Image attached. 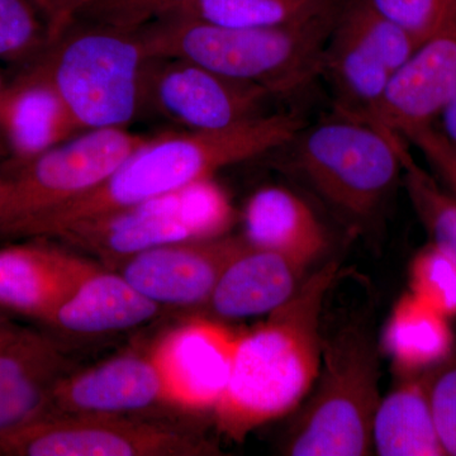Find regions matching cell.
I'll use <instances>...</instances> for the list:
<instances>
[{"mask_svg":"<svg viewBox=\"0 0 456 456\" xmlns=\"http://www.w3.org/2000/svg\"><path fill=\"white\" fill-rule=\"evenodd\" d=\"M220 450L171 426L127 416L49 415L0 436V456H204Z\"/></svg>","mask_w":456,"mask_h":456,"instance_id":"obj_9","label":"cell"},{"mask_svg":"<svg viewBox=\"0 0 456 456\" xmlns=\"http://www.w3.org/2000/svg\"><path fill=\"white\" fill-rule=\"evenodd\" d=\"M411 287L444 316H456V263L436 246L428 245L413 260Z\"/></svg>","mask_w":456,"mask_h":456,"instance_id":"obj_28","label":"cell"},{"mask_svg":"<svg viewBox=\"0 0 456 456\" xmlns=\"http://www.w3.org/2000/svg\"><path fill=\"white\" fill-rule=\"evenodd\" d=\"M378 12L424 41L456 0H369Z\"/></svg>","mask_w":456,"mask_h":456,"instance_id":"obj_29","label":"cell"},{"mask_svg":"<svg viewBox=\"0 0 456 456\" xmlns=\"http://www.w3.org/2000/svg\"><path fill=\"white\" fill-rule=\"evenodd\" d=\"M147 60L137 29L77 20L32 61L89 131L127 128L139 116Z\"/></svg>","mask_w":456,"mask_h":456,"instance_id":"obj_4","label":"cell"},{"mask_svg":"<svg viewBox=\"0 0 456 456\" xmlns=\"http://www.w3.org/2000/svg\"><path fill=\"white\" fill-rule=\"evenodd\" d=\"M268 89L239 82L182 59L149 57L142 77V110L183 131H212L265 116L275 99Z\"/></svg>","mask_w":456,"mask_h":456,"instance_id":"obj_10","label":"cell"},{"mask_svg":"<svg viewBox=\"0 0 456 456\" xmlns=\"http://www.w3.org/2000/svg\"><path fill=\"white\" fill-rule=\"evenodd\" d=\"M244 226L248 244L277 251L308 266L327 244L325 230L310 204L285 188L257 191L246 204Z\"/></svg>","mask_w":456,"mask_h":456,"instance_id":"obj_21","label":"cell"},{"mask_svg":"<svg viewBox=\"0 0 456 456\" xmlns=\"http://www.w3.org/2000/svg\"><path fill=\"white\" fill-rule=\"evenodd\" d=\"M160 308L117 270L97 265L59 308L50 326L70 335L110 334L149 322Z\"/></svg>","mask_w":456,"mask_h":456,"instance_id":"obj_19","label":"cell"},{"mask_svg":"<svg viewBox=\"0 0 456 456\" xmlns=\"http://www.w3.org/2000/svg\"><path fill=\"white\" fill-rule=\"evenodd\" d=\"M403 178L413 208L431 237V244L456 263V200L416 163L410 149L403 155Z\"/></svg>","mask_w":456,"mask_h":456,"instance_id":"obj_25","label":"cell"},{"mask_svg":"<svg viewBox=\"0 0 456 456\" xmlns=\"http://www.w3.org/2000/svg\"><path fill=\"white\" fill-rule=\"evenodd\" d=\"M421 152L443 188L456 200V146L434 125L412 128L402 134Z\"/></svg>","mask_w":456,"mask_h":456,"instance_id":"obj_31","label":"cell"},{"mask_svg":"<svg viewBox=\"0 0 456 456\" xmlns=\"http://www.w3.org/2000/svg\"><path fill=\"white\" fill-rule=\"evenodd\" d=\"M338 272V263H327L263 325L240 335L230 380L213 408L222 434L240 443L292 412L311 391L322 364L321 314Z\"/></svg>","mask_w":456,"mask_h":456,"instance_id":"obj_2","label":"cell"},{"mask_svg":"<svg viewBox=\"0 0 456 456\" xmlns=\"http://www.w3.org/2000/svg\"><path fill=\"white\" fill-rule=\"evenodd\" d=\"M345 2L270 28H226L160 17L141 26L137 33L149 57L187 60L283 98L321 77L326 45Z\"/></svg>","mask_w":456,"mask_h":456,"instance_id":"obj_3","label":"cell"},{"mask_svg":"<svg viewBox=\"0 0 456 456\" xmlns=\"http://www.w3.org/2000/svg\"><path fill=\"white\" fill-rule=\"evenodd\" d=\"M239 338L211 318H193L167 332L150 350L165 404L188 412L213 410L230 380Z\"/></svg>","mask_w":456,"mask_h":456,"instance_id":"obj_11","label":"cell"},{"mask_svg":"<svg viewBox=\"0 0 456 456\" xmlns=\"http://www.w3.org/2000/svg\"><path fill=\"white\" fill-rule=\"evenodd\" d=\"M392 71L340 16L323 53L321 77L331 86L338 113L378 126Z\"/></svg>","mask_w":456,"mask_h":456,"instance_id":"obj_20","label":"cell"},{"mask_svg":"<svg viewBox=\"0 0 456 456\" xmlns=\"http://www.w3.org/2000/svg\"><path fill=\"white\" fill-rule=\"evenodd\" d=\"M340 0H173L154 18L178 17L226 28H270L310 17Z\"/></svg>","mask_w":456,"mask_h":456,"instance_id":"obj_24","label":"cell"},{"mask_svg":"<svg viewBox=\"0 0 456 456\" xmlns=\"http://www.w3.org/2000/svg\"><path fill=\"white\" fill-rule=\"evenodd\" d=\"M31 64L0 92V136L9 169L84 132L41 66Z\"/></svg>","mask_w":456,"mask_h":456,"instance_id":"obj_17","label":"cell"},{"mask_svg":"<svg viewBox=\"0 0 456 456\" xmlns=\"http://www.w3.org/2000/svg\"><path fill=\"white\" fill-rule=\"evenodd\" d=\"M373 449L382 456H444L428 392V375H410L380 399L373 422Z\"/></svg>","mask_w":456,"mask_h":456,"instance_id":"obj_22","label":"cell"},{"mask_svg":"<svg viewBox=\"0 0 456 456\" xmlns=\"http://www.w3.org/2000/svg\"><path fill=\"white\" fill-rule=\"evenodd\" d=\"M440 131L456 146V94L440 114Z\"/></svg>","mask_w":456,"mask_h":456,"instance_id":"obj_34","label":"cell"},{"mask_svg":"<svg viewBox=\"0 0 456 456\" xmlns=\"http://www.w3.org/2000/svg\"><path fill=\"white\" fill-rule=\"evenodd\" d=\"M46 29L47 45L77 22L92 0H29Z\"/></svg>","mask_w":456,"mask_h":456,"instance_id":"obj_32","label":"cell"},{"mask_svg":"<svg viewBox=\"0 0 456 456\" xmlns=\"http://www.w3.org/2000/svg\"><path fill=\"white\" fill-rule=\"evenodd\" d=\"M23 330H25V327H20L16 325V323L11 322L7 317L0 314V346L13 340Z\"/></svg>","mask_w":456,"mask_h":456,"instance_id":"obj_35","label":"cell"},{"mask_svg":"<svg viewBox=\"0 0 456 456\" xmlns=\"http://www.w3.org/2000/svg\"><path fill=\"white\" fill-rule=\"evenodd\" d=\"M428 392L441 446L456 456V365L428 375Z\"/></svg>","mask_w":456,"mask_h":456,"instance_id":"obj_30","label":"cell"},{"mask_svg":"<svg viewBox=\"0 0 456 456\" xmlns=\"http://www.w3.org/2000/svg\"><path fill=\"white\" fill-rule=\"evenodd\" d=\"M173 0H107L112 16L125 26L140 27L154 20Z\"/></svg>","mask_w":456,"mask_h":456,"instance_id":"obj_33","label":"cell"},{"mask_svg":"<svg viewBox=\"0 0 456 456\" xmlns=\"http://www.w3.org/2000/svg\"><path fill=\"white\" fill-rule=\"evenodd\" d=\"M95 266L46 239L0 248V308L50 326Z\"/></svg>","mask_w":456,"mask_h":456,"instance_id":"obj_14","label":"cell"},{"mask_svg":"<svg viewBox=\"0 0 456 456\" xmlns=\"http://www.w3.org/2000/svg\"><path fill=\"white\" fill-rule=\"evenodd\" d=\"M46 44V29L29 0H0V59L31 62Z\"/></svg>","mask_w":456,"mask_h":456,"instance_id":"obj_27","label":"cell"},{"mask_svg":"<svg viewBox=\"0 0 456 456\" xmlns=\"http://www.w3.org/2000/svg\"><path fill=\"white\" fill-rule=\"evenodd\" d=\"M156 404H165V393L151 354L128 353L62 378L49 415L126 416Z\"/></svg>","mask_w":456,"mask_h":456,"instance_id":"obj_15","label":"cell"},{"mask_svg":"<svg viewBox=\"0 0 456 456\" xmlns=\"http://www.w3.org/2000/svg\"><path fill=\"white\" fill-rule=\"evenodd\" d=\"M316 392L284 446L292 456H362L373 450L379 406L377 349L367 332L346 329L323 345Z\"/></svg>","mask_w":456,"mask_h":456,"instance_id":"obj_6","label":"cell"},{"mask_svg":"<svg viewBox=\"0 0 456 456\" xmlns=\"http://www.w3.org/2000/svg\"><path fill=\"white\" fill-rule=\"evenodd\" d=\"M305 126L297 114H265L221 130L150 137L98 187L20 222L5 235L50 239L73 222L171 196L224 167L287 146Z\"/></svg>","mask_w":456,"mask_h":456,"instance_id":"obj_1","label":"cell"},{"mask_svg":"<svg viewBox=\"0 0 456 456\" xmlns=\"http://www.w3.org/2000/svg\"><path fill=\"white\" fill-rule=\"evenodd\" d=\"M244 236L187 240L150 248L117 270L158 305H206L227 266L248 248Z\"/></svg>","mask_w":456,"mask_h":456,"instance_id":"obj_12","label":"cell"},{"mask_svg":"<svg viewBox=\"0 0 456 456\" xmlns=\"http://www.w3.org/2000/svg\"><path fill=\"white\" fill-rule=\"evenodd\" d=\"M149 139L127 128L84 131L0 173V233L88 193Z\"/></svg>","mask_w":456,"mask_h":456,"instance_id":"obj_8","label":"cell"},{"mask_svg":"<svg viewBox=\"0 0 456 456\" xmlns=\"http://www.w3.org/2000/svg\"><path fill=\"white\" fill-rule=\"evenodd\" d=\"M5 158H8L7 147H5L4 141H3L2 136H0V160Z\"/></svg>","mask_w":456,"mask_h":456,"instance_id":"obj_36","label":"cell"},{"mask_svg":"<svg viewBox=\"0 0 456 456\" xmlns=\"http://www.w3.org/2000/svg\"><path fill=\"white\" fill-rule=\"evenodd\" d=\"M3 86H4V84H3L2 79H0V92H2Z\"/></svg>","mask_w":456,"mask_h":456,"instance_id":"obj_37","label":"cell"},{"mask_svg":"<svg viewBox=\"0 0 456 456\" xmlns=\"http://www.w3.org/2000/svg\"><path fill=\"white\" fill-rule=\"evenodd\" d=\"M232 211L211 180L159 200L66 224L50 239L94 255L114 269L134 255L226 233Z\"/></svg>","mask_w":456,"mask_h":456,"instance_id":"obj_7","label":"cell"},{"mask_svg":"<svg viewBox=\"0 0 456 456\" xmlns=\"http://www.w3.org/2000/svg\"><path fill=\"white\" fill-rule=\"evenodd\" d=\"M448 320L415 293L398 302L384 334L387 353L398 370L410 377L445 362L454 341Z\"/></svg>","mask_w":456,"mask_h":456,"instance_id":"obj_23","label":"cell"},{"mask_svg":"<svg viewBox=\"0 0 456 456\" xmlns=\"http://www.w3.org/2000/svg\"><path fill=\"white\" fill-rule=\"evenodd\" d=\"M456 94V3L392 75L378 126L402 134L434 125Z\"/></svg>","mask_w":456,"mask_h":456,"instance_id":"obj_13","label":"cell"},{"mask_svg":"<svg viewBox=\"0 0 456 456\" xmlns=\"http://www.w3.org/2000/svg\"><path fill=\"white\" fill-rule=\"evenodd\" d=\"M307 268L277 251L248 245L224 270L204 307L221 320L272 314L296 293Z\"/></svg>","mask_w":456,"mask_h":456,"instance_id":"obj_18","label":"cell"},{"mask_svg":"<svg viewBox=\"0 0 456 456\" xmlns=\"http://www.w3.org/2000/svg\"><path fill=\"white\" fill-rule=\"evenodd\" d=\"M74 371L60 341L25 329L0 346V436L49 415L56 384Z\"/></svg>","mask_w":456,"mask_h":456,"instance_id":"obj_16","label":"cell"},{"mask_svg":"<svg viewBox=\"0 0 456 456\" xmlns=\"http://www.w3.org/2000/svg\"><path fill=\"white\" fill-rule=\"evenodd\" d=\"M340 20L377 53L392 74L406 64L421 44L404 27L378 12L369 0H346Z\"/></svg>","mask_w":456,"mask_h":456,"instance_id":"obj_26","label":"cell"},{"mask_svg":"<svg viewBox=\"0 0 456 456\" xmlns=\"http://www.w3.org/2000/svg\"><path fill=\"white\" fill-rule=\"evenodd\" d=\"M288 145L311 187L345 217L364 222L380 211L403 175L408 142L380 126L338 114L305 126Z\"/></svg>","mask_w":456,"mask_h":456,"instance_id":"obj_5","label":"cell"}]
</instances>
